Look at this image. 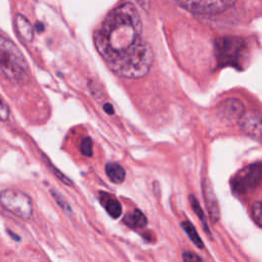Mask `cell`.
<instances>
[{"mask_svg": "<svg viewBox=\"0 0 262 262\" xmlns=\"http://www.w3.org/2000/svg\"><path fill=\"white\" fill-rule=\"evenodd\" d=\"M99 56L118 76L140 79L151 70L153 48L143 39V22L136 6L122 3L109 12L95 33Z\"/></svg>", "mask_w": 262, "mask_h": 262, "instance_id": "obj_1", "label": "cell"}, {"mask_svg": "<svg viewBox=\"0 0 262 262\" xmlns=\"http://www.w3.org/2000/svg\"><path fill=\"white\" fill-rule=\"evenodd\" d=\"M0 72L14 83H26L30 79L26 58L20 48L3 35H0Z\"/></svg>", "mask_w": 262, "mask_h": 262, "instance_id": "obj_2", "label": "cell"}, {"mask_svg": "<svg viewBox=\"0 0 262 262\" xmlns=\"http://www.w3.org/2000/svg\"><path fill=\"white\" fill-rule=\"evenodd\" d=\"M247 54V43L239 37H222L216 43V56L220 67L242 68Z\"/></svg>", "mask_w": 262, "mask_h": 262, "instance_id": "obj_3", "label": "cell"}, {"mask_svg": "<svg viewBox=\"0 0 262 262\" xmlns=\"http://www.w3.org/2000/svg\"><path fill=\"white\" fill-rule=\"evenodd\" d=\"M0 204L17 217L29 220L33 215V203L29 195L17 189H6L0 194Z\"/></svg>", "mask_w": 262, "mask_h": 262, "instance_id": "obj_4", "label": "cell"}, {"mask_svg": "<svg viewBox=\"0 0 262 262\" xmlns=\"http://www.w3.org/2000/svg\"><path fill=\"white\" fill-rule=\"evenodd\" d=\"M170 1L198 16H214L228 10L236 0H170Z\"/></svg>", "mask_w": 262, "mask_h": 262, "instance_id": "obj_5", "label": "cell"}, {"mask_svg": "<svg viewBox=\"0 0 262 262\" xmlns=\"http://www.w3.org/2000/svg\"><path fill=\"white\" fill-rule=\"evenodd\" d=\"M261 164H253L244 168L236 175L233 186L239 193H247L249 190H253L260 183L261 180Z\"/></svg>", "mask_w": 262, "mask_h": 262, "instance_id": "obj_6", "label": "cell"}, {"mask_svg": "<svg viewBox=\"0 0 262 262\" xmlns=\"http://www.w3.org/2000/svg\"><path fill=\"white\" fill-rule=\"evenodd\" d=\"M217 113L227 121H235L240 120L246 113V109L244 104L238 98H227L222 101L217 107Z\"/></svg>", "mask_w": 262, "mask_h": 262, "instance_id": "obj_7", "label": "cell"}, {"mask_svg": "<svg viewBox=\"0 0 262 262\" xmlns=\"http://www.w3.org/2000/svg\"><path fill=\"white\" fill-rule=\"evenodd\" d=\"M240 120V127L246 134L259 139L261 135V119L259 114L251 113L244 115Z\"/></svg>", "mask_w": 262, "mask_h": 262, "instance_id": "obj_8", "label": "cell"}, {"mask_svg": "<svg viewBox=\"0 0 262 262\" xmlns=\"http://www.w3.org/2000/svg\"><path fill=\"white\" fill-rule=\"evenodd\" d=\"M99 202L102 203L103 207L109 213V215L113 218H119L122 214V206L117 198L109 193L101 192L98 195Z\"/></svg>", "mask_w": 262, "mask_h": 262, "instance_id": "obj_9", "label": "cell"}, {"mask_svg": "<svg viewBox=\"0 0 262 262\" xmlns=\"http://www.w3.org/2000/svg\"><path fill=\"white\" fill-rule=\"evenodd\" d=\"M15 27L18 35L20 36V38L27 42L31 43L34 39V29L32 27V25L30 21L21 14L16 16L15 19Z\"/></svg>", "mask_w": 262, "mask_h": 262, "instance_id": "obj_10", "label": "cell"}, {"mask_svg": "<svg viewBox=\"0 0 262 262\" xmlns=\"http://www.w3.org/2000/svg\"><path fill=\"white\" fill-rule=\"evenodd\" d=\"M123 222L131 229H143L146 226L147 219L141 210H133L123 218Z\"/></svg>", "mask_w": 262, "mask_h": 262, "instance_id": "obj_11", "label": "cell"}, {"mask_svg": "<svg viewBox=\"0 0 262 262\" xmlns=\"http://www.w3.org/2000/svg\"><path fill=\"white\" fill-rule=\"evenodd\" d=\"M204 196L206 199L208 210L210 212V216H211L212 220H214L216 222L219 218V208L217 205V201H216V198L214 196V193L212 192L208 182L204 186Z\"/></svg>", "mask_w": 262, "mask_h": 262, "instance_id": "obj_12", "label": "cell"}, {"mask_svg": "<svg viewBox=\"0 0 262 262\" xmlns=\"http://www.w3.org/2000/svg\"><path fill=\"white\" fill-rule=\"evenodd\" d=\"M106 174L112 182L117 184L122 183L126 176L125 170L117 163H108L106 165Z\"/></svg>", "mask_w": 262, "mask_h": 262, "instance_id": "obj_13", "label": "cell"}, {"mask_svg": "<svg viewBox=\"0 0 262 262\" xmlns=\"http://www.w3.org/2000/svg\"><path fill=\"white\" fill-rule=\"evenodd\" d=\"M181 228L183 229V231L185 232V233L189 235V238L191 239V241L200 249H202L204 244H203V241L201 240V238H200L199 233H197L195 227L193 226V224L190 222V221H183L181 222Z\"/></svg>", "mask_w": 262, "mask_h": 262, "instance_id": "obj_14", "label": "cell"}, {"mask_svg": "<svg viewBox=\"0 0 262 262\" xmlns=\"http://www.w3.org/2000/svg\"><path fill=\"white\" fill-rule=\"evenodd\" d=\"M189 200H190V203H191V205H192V208H193V210L195 211L196 215H197V216L200 218V220H201V222L203 223V226H204V228H205L206 232H207L208 233H209V231H208L209 229H208L207 222H206L205 213H204V211H203V209H202L201 205H200L199 201H198V200H197V198H196L195 196L191 195V196L189 197Z\"/></svg>", "mask_w": 262, "mask_h": 262, "instance_id": "obj_15", "label": "cell"}, {"mask_svg": "<svg viewBox=\"0 0 262 262\" xmlns=\"http://www.w3.org/2000/svg\"><path fill=\"white\" fill-rule=\"evenodd\" d=\"M80 151L86 157H91L93 154V144L90 137H85L80 144Z\"/></svg>", "mask_w": 262, "mask_h": 262, "instance_id": "obj_16", "label": "cell"}, {"mask_svg": "<svg viewBox=\"0 0 262 262\" xmlns=\"http://www.w3.org/2000/svg\"><path fill=\"white\" fill-rule=\"evenodd\" d=\"M9 108L6 105V103L3 101L2 97L0 96V121L5 122L9 118Z\"/></svg>", "mask_w": 262, "mask_h": 262, "instance_id": "obj_17", "label": "cell"}, {"mask_svg": "<svg viewBox=\"0 0 262 262\" xmlns=\"http://www.w3.org/2000/svg\"><path fill=\"white\" fill-rule=\"evenodd\" d=\"M252 215L253 219L256 222L257 226L261 228V202H256L254 203L252 207Z\"/></svg>", "mask_w": 262, "mask_h": 262, "instance_id": "obj_18", "label": "cell"}, {"mask_svg": "<svg viewBox=\"0 0 262 262\" xmlns=\"http://www.w3.org/2000/svg\"><path fill=\"white\" fill-rule=\"evenodd\" d=\"M183 262H203L202 258L194 252H184L182 255Z\"/></svg>", "mask_w": 262, "mask_h": 262, "instance_id": "obj_19", "label": "cell"}, {"mask_svg": "<svg viewBox=\"0 0 262 262\" xmlns=\"http://www.w3.org/2000/svg\"><path fill=\"white\" fill-rule=\"evenodd\" d=\"M52 194H53L54 198L56 199V201L58 202V204L61 208H63L65 211H69V212H70V207L68 206L67 202L64 200L63 196H60L58 193H56V192H54V191H52Z\"/></svg>", "mask_w": 262, "mask_h": 262, "instance_id": "obj_20", "label": "cell"}, {"mask_svg": "<svg viewBox=\"0 0 262 262\" xmlns=\"http://www.w3.org/2000/svg\"><path fill=\"white\" fill-rule=\"evenodd\" d=\"M89 89H90L92 95L96 99H102L105 96L103 91L101 90V88H99V87L97 85H95L93 82H89Z\"/></svg>", "mask_w": 262, "mask_h": 262, "instance_id": "obj_21", "label": "cell"}, {"mask_svg": "<svg viewBox=\"0 0 262 262\" xmlns=\"http://www.w3.org/2000/svg\"><path fill=\"white\" fill-rule=\"evenodd\" d=\"M136 2L140 4V6L145 11H148L149 8H151V2H149V0H136Z\"/></svg>", "mask_w": 262, "mask_h": 262, "instance_id": "obj_22", "label": "cell"}, {"mask_svg": "<svg viewBox=\"0 0 262 262\" xmlns=\"http://www.w3.org/2000/svg\"><path fill=\"white\" fill-rule=\"evenodd\" d=\"M104 110H105L106 113L109 114V115H113V114L115 113L113 106H112V105L109 104V103H106V104L104 105Z\"/></svg>", "mask_w": 262, "mask_h": 262, "instance_id": "obj_23", "label": "cell"}, {"mask_svg": "<svg viewBox=\"0 0 262 262\" xmlns=\"http://www.w3.org/2000/svg\"><path fill=\"white\" fill-rule=\"evenodd\" d=\"M43 25L42 24H40V23H37L36 24V30L37 31H38V32H42L43 31Z\"/></svg>", "mask_w": 262, "mask_h": 262, "instance_id": "obj_24", "label": "cell"}]
</instances>
